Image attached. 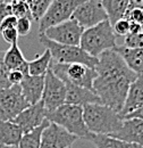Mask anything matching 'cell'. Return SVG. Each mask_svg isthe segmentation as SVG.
<instances>
[{
    "label": "cell",
    "mask_w": 143,
    "mask_h": 148,
    "mask_svg": "<svg viewBox=\"0 0 143 148\" xmlns=\"http://www.w3.org/2000/svg\"><path fill=\"white\" fill-rule=\"evenodd\" d=\"M95 66L97 77L93 90L102 104L121 113L131 84L138 77L126 64L122 55L114 48L104 51L98 57Z\"/></svg>",
    "instance_id": "cell-1"
},
{
    "label": "cell",
    "mask_w": 143,
    "mask_h": 148,
    "mask_svg": "<svg viewBox=\"0 0 143 148\" xmlns=\"http://www.w3.org/2000/svg\"><path fill=\"white\" fill-rule=\"evenodd\" d=\"M85 125L90 132L114 136L124 122V117L105 104H88L83 106Z\"/></svg>",
    "instance_id": "cell-2"
},
{
    "label": "cell",
    "mask_w": 143,
    "mask_h": 148,
    "mask_svg": "<svg viewBox=\"0 0 143 148\" xmlns=\"http://www.w3.org/2000/svg\"><path fill=\"white\" fill-rule=\"evenodd\" d=\"M80 47L93 57H99L104 51L116 48V34L111 23L107 19L85 29L81 38Z\"/></svg>",
    "instance_id": "cell-3"
},
{
    "label": "cell",
    "mask_w": 143,
    "mask_h": 148,
    "mask_svg": "<svg viewBox=\"0 0 143 148\" xmlns=\"http://www.w3.org/2000/svg\"><path fill=\"white\" fill-rule=\"evenodd\" d=\"M47 120L63 127L77 138L88 139L90 134L84 122L83 107L81 106L63 104L54 111L47 113Z\"/></svg>",
    "instance_id": "cell-4"
},
{
    "label": "cell",
    "mask_w": 143,
    "mask_h": 148,
    "mask_svg": "<svg viewBox=\"0 0 143 148\" xmlns=\"http://www.w3.org/2000/svg\"><path fill=\"white\" fill-rule=\"evenodd\" d=\"M39 40L47 49L50 50L54 62L61 63V64L81 63L93 69H95L98 64V60H99L98 57L89 55L80 46H67V45L57 43L52 40L48 39L43 33H39Z\"/></svg>",
    "instance_id": "cell-5"
},
{
    "label": "cell",
    "mask_w": 143,
    "mask_h": 148,
    "mask_svg": "<svg viewBox=\"0 0 143 148\" xmlns=\"http://www.w3.org/2000/svg\"><path fill=\"white\" fill-rule=\"evenodd\" d=\"M49 69L52 71V73L56 76H58L65 83H72L94 91L93 82L98 75L95 69L81 63L61 64L54 60L51 62Z\"/></svg>",
    "instance_id": "cell-6"
},
{
    "label": "cell",
    "mask_w": 143,
    "mask_h": 148,
    "mask_svg": "<svg viewBox=\"0 0 143 148\" xmlns=\"http://www.w3.org/2000/svg\"><path fill=\"white\" fill-rule=\"evenodd\" d=\"M85 0H52L44 15L39 21V33L54 25L71 19L75 9Z\"/></svg>",
    "instance_id": "cell-7"
},
{
    "label": "cell",
    "mask_w": 143,
    "mask_h": 148,
    "mask_svg": "<svg viewBox=\"0 0 143 148\" xmlns=\"http://www.w3.org/2000/svg\"><path fill=\"white\" fill-rule=\"evenodd\" d=\"M29 106L22 93L20 84L0 89V120L13 121Z\"/></svg>",
    "instance_id": "cell-8"
},
{
    "label": "cell",
    "mask_w": 143,
    "mask_h": 148,
    "mask_svg": "<svg viewBox=\"0 0 143 148\" xmlns=\"http://www.w3.org/2000/svg\"><path fill=\"white\" fill-rule=\"evenodd\" d=\"M83 32L84 29L75 19L71 18L47 29L43 34L57 43L67 46H80Z\"/></svg>",
    "instance_id": "cell-9"
},
{
    "label": "cell",
    "mask_w": 143,
    "mask_h": 148,
    "mask_svg": "<svg viewBox=\"0 0 143 148\" xmlns=\"http://www.w3.org/2000/svg\"><path fill=\"white\" fill-rule=\"evenodd\" d=\"M66 98V83L56 76L49 69L44 76V89L42 95V101L47 113L54 111L63 104Z\"/></svg>",
    "instance_id": "cell-10"
},
{
    "label": "cell",
    "mask_w": 143,
    "mask_h": 148,
    "mask_svg": "<svg viewBox=\"0 0 143 148\" xmlns=\"http://www.w3.org/2000/svg\"><path fill=\"white\" fill-rule=\"evenodd\" d=\"M72 18L75 19L85 30L107 21L108 15L101 0H85L75 9Z\"/></svg>",
    "instance_id": "cell-11"
},
{
    "label": "cell",
    "mask_w": 143,
    "mask_h": 148,
    "mask_svg": "<svg viewBox=\"0 0 143 148\" xmlns=\"http://www.w3.org/2000/svg\"><path fill=\"white\" fill-rule=\"evenodd\" d=\"M78 138L68 132L63 127L49 122L43 129L41 134V147L40 148H68Z\"/></svg>",
    "instance_id": "cell-12"
},
{
    "label": "cell",
    "mask_w": 143,
    "mask_h": 148,
    "mask_svg": "<svg viewBox=\"0 0 143 148\" xmlns=\"http://www.w3.org/2000/svg\"><path fill=\"white\" fill-rule=\"evenodd\" d=\"M46 121H47V111L44 108V104L42 100L34 105H30L13 120V122H15L22 129L24 134L42 125Z\"/></svg>",
    "instance_id": "cell-13"
},
{
    "label": "cell",
    "mask_w": 143,
    "mask_h": 148,
    "mask_svg": "<svg viewBox=\"0 0 143 148\" xmlns=\"http://www.w3.org/2000/svg\"><path fill=\"white\" fill-rule=\"evenodd\" d=\"M65 104H71L76 106H85L88 104H102L99 96L94 91L82 88L72 83H66V98Z\"/></svg>",
    "instance_id": "cell-14"
},
{
    "label": "cell",
    "mask_w": 143,
    "mask_h": 148,
    "mask_svg": "<svg viewBox=\"0 0 143 148\" xmlns=\"http://www.w3.org/2000/svg\"><path fill=\"white\" fill-rule=\"evenodd\" d=\"M46 75H26L20 83L22 93L29 105H34L42 100Z\"/></svg>",
    "instance_id": "cell-15"
},
{
    "label": "cell",
    "mask_w": 143,
    "mask_h": 148,
    "mask_svg": "<svg viewBox=\"0 0 143 148\" xmlns=\"http://www.w3.org/2000/svg\"><path fill=\"white\" fill-rule=\"evenodd\" d=\"M111 137L127 144L143 145V121L140 119H124L121 130Z\"/></svg>",
    "instance_id": "cell-16"
},
{
    "label": "cell",
    "mask_w": 143,
    "mask_h": 148,
    "mask_svg": "<svg viewBox=\"0 0 143 148\" xmlns=\"http://www.w3.org/2000/svg\"><path fill=\"white\" fill-rule=\"evenodd\" d=\"M143 106V75H138L135 81L131 84L125 104L121 111V115L125 119L131 113L138 111Z\"/></svg>",
    "instance_id": "cell-17"
},
{
    "label": "cell",
    "mask_w": 143,
    "mask_h": 148,
    "mask_svg": "<svg viewBox=\"0 0 143 148\" xmlns=\"http://www.w3.org/2000/svg\"><path fill=\"white\" fill-rule=\"evenodd\" d=\"M124 58L127 66L138 75H143V48H128L117 46L115 48Z\"/></svg>",
    "instance_id": "cell-18"
},
{
    "label": "cell",
    "mask_w": 143,
    "mask_h": 148,
    "mask_svg": "<svg viewBox=\"0 0 143 148\" xmlns=\"http://www.w3.org/2000/svg\"><path fill=\"white\" fill-rule=\"evenodd\" d=\"M3 60L9 71L20 70L25 75H29V62L25 59L17 43L10 45V48L5 51Z\"/></svg>",
    "instance_id": "cell-19"
},
{
    "label": "cell",
    "mask_w": 143,
    "mask_h": 148,
    "mask_svg": "<svg viewBox=\"0 0 143 148\" xmlns=\"http://www.w3.org/2000/svg\"><path fill=\"white\" fill-rule=\"evenodd\" d=\"M23 131L13 121H2L0 120V145L18 146Z\"/></svg>",
    "instance_id": "cell-20"
},
{
    "label": "cell",
    "mask_w": 143,
    "mask_h": 148,
    "mask_svg": "<svg viewBox=\"0 0 143 148\" xmlns=\"http://www.w3.org/2000/svg\"><path fill=\"white\" fill-rule=\"evenodd\" d=\"M102 6L108 15V19L114 25L118 19L124 18L131 0H101Z\"/></svg>",
    "instance_id": "cell-21"
},
{
    "label": "cell",
    "mask_w": 143,
    "mask_h": 148,
    "mask_svg": "<svg viewBox=\"0 0 143 148\" xmlns=\"http://www.w3.org/2000/svg\"><path fill=\"white\" fill-rule=\"evenodd\" d=\"M86 140H90L97 148H129L131 144L108 134H99L90 132Z\"/></svg>",
    "instance_id": "cell-22"
},
{
    "label": "cell",
    "mask_w": 143,
    "mask_h": 148,
    "mask_svg": "<svg viewBox=\"0 0 143 148\" xmlns=\"http://www.w3.org/2000/svg\"><path fill=\"white\" fill-rule=\"evenodd\" d=\"M52 62V56L49 49L46 48L44 53L37 56L35 59L29 62V74L30 75H46L50 64Z\"/></svg>",
    "instance_id": "cell-23"
},
{
    "label": "cell",
    "mask_w": 143,
    "mask_h": 148,
    "mask_svg": "<svg viewBox=\"0 0 143 148\" xmlns=\"http://www.w3.org/2000/svg\"><path fill=\"white\" fill-rule=\"evenodd\" d=\"M49 124V121L47 120L42 125L37 127L36 129L33 131L23 134L19 144H18V148H40L41 147V134L43 129Z\"/></svg>",
    "instance_id": "cell-24"
},
{
    "label": "cell",
    "mask_w": 143,
    "mask_h": 148,
    "mask_svg": "<svg viewBox=\"0 0 143 148\" xmlns=\"http://www.w3.org/2000/svg\"><path fill=\"white\" fill-rule=\"evenodd\" d=\"M52 0H25L27 3L32 18L34 21H40L41 17L44 15L46 10L48 9L49 5L51 3Z\"/></svg>",
    "instance_id": "cell-25"
},
{
    "label": "cell",
    "mask_w": 143,
    "mask_h": 148,
    "mask_svg": "<svg viewBox=\"0 0 143 148\" xmlns=\"http://www.w3.org/2000/svg\"><path fill=\"white\" fill-rule=\"evenodd\" d=\"M3 57H5V51L0 50V89H5V88L12 87V84H10V82L8 80L9 70L5 64Z\"/></svg>",
    "instance_id": "cell-26"
},
{
    "label": "cell",
    "mask_w": 143,
    "mask_h": 148,
    "mask_svg": "<svg viewBox=\"0 0 143 148\" xmlns=\"http://www.w3.org/2000/svg\"><path fill=\"white\" fill-rule=\"evenodd\" d=\"M12 7H13V15L17 16L18 18L19 17H23V16H29V17L32 18L30 8H29L27 3L25 2V0H17V1L13 2L12 3Z\"/></svg>",
    "instance_id": "cell-27"
},
{
    "label": "cell",
    "mask_w": 143,
    "mask_h": 148,
    "mask_svg": "<svg viewBox=\"0 0 143 148\" xmlns=\"http://www.w3.org/2000/svg\"><path fill=\"white\" fill-rule=\"evenodd\" d=\"M32 21L33 19L31 18V17H29V16H23V17H19L18 18L16 29H17L18 34L20 37H25V36H27L31 32Z\"/></svg>",
    "instance_id": "cell-28"
},
{
    "label": "cell",
    "mask_w": 143,
    "mask_h": 148,
    "mask_svg": "<svg viewBox=\"0 0 143 148\" xmlns=\"http://www.w3.org/2000/svg\"><path fill=\"white\" fill-rule=\"evenodd\" d=\"M128 48H143V31L139 34L128 33L125 37V45Z\"/></svg>",
    "instance_id": "cell-29"
},
{
    "label": "cell",
    "mask_w": 143,
    "mask_h": 148,
    "mask_svg": "<svg viewBox=\"0 0 143 148\" xmlns=\"http://www.w3.org/2000/svg\"><path fill=\"white\" fill-rule=\"evenodd\" d=\"M129 21H127L126 18H121L118 19L114 25V32L116 36H121V37H126L129 33Z\"/></svg>",
    "instance_id": "cell-30"
},
{
    "label": "cell",
    "mask_w": 143,
    "mask_h": 148,
    "mask_svg": "<svg viewBox=\"0 0 143 148\" xmlns=\"http://www.w3.org/2000/svg\"><path fill=\"white\" fill-rule=\"evenodd\" d=\"M0 33H1V37H2V39H3V40L7 42V43H9V45H14V43H17L19 34H18L17 29H16V27L6 29V30L1 31Z\"/></svg>",
    "instance_id": "cell-31"
},
{
    "label": "cell",
    "mask_w": 143,
    "mask_h": 148,
    "mask_svg": "<svg viewBox=\"0 0 143 148\" xmlns=\"http://www.w3.org/2000/svg\"><path fill=\"white\" fill-rule=\"evenodd\" d=\"M25 76L26 75L23 73L20 70H12V71H9L8 80H9V82H10L12 86H14V84H20L23 82V80H24Z\"/></svg>",
    "instance_id": "cell-32"
},
{
    "label": "cell",
    "mask_w": 143,
    "mask_h": 148,
    "mask_svg": "<svg viewBox=\"0 0 143 148\" xmlns=\"http://www.w3.org/2000/svg\"><path fill=\"white\" fill-rule=\"evenodd\" d=\"M18 17L15 15H9L6 18L2 19V22L0 23V32L6 30V29H12V27H16L17 25Z\"/></svg>",
    "instance_id": "cell-33"
},
{
    "label": "cell",
    "mask_w": 143,
    "mask_h": 148,
    "mask_svg": "<svg viewBox=\"0 0 143 148\" xmlns=\"http://www.w3.org/2000/svg\"><path fill=\"white\" fill-rule=\"evenodd\" d=\"M13 15V7L10 3L0 1V23L2 22V19L6 18L7 16Z\"/></svg>",
    "instance_id": "cell-34"
},
{
    "label": "cell",
    "mask_w": 143,
    "mask_h": 148,
    "mask_svg": "<svg viewBox=\"0 0 143 148\" xmlns=\"http://www.w3.org/2000/svg\"><path fill=\"white\" fill-rule=\"evenodd\" d=\"M131 23V22H129ZM143 31L142 25L141 24H138V23H131L129 24V33L132 34H139Z\"/></svg>",
    "instance_id": "cell-35"
},
{
    "label": "cell",
    "mask_w": 143,
    "mask_h": 148,
    "mask_svg": "<svg viewBox=\"0 0 143 148\" xmlns=\"http://www.w3.org/2000/svg\"><path fill=\"white\" fill-rule=\"evenodd\" d=\"M125 119H140V120L143 121V106L140 107L138 111L133 112V113H131L129 115H127Z\"/></svg>",
    "instance_id": "cell-36"
},
{
    "label": "cell",
    "mask_w": 143,
    "mask_h": 148,
    "mask_svg": "<svg viewBox=\"0 0 143 148\" xmlns=\"http://www.w3.org/2000/svg\"><path fill=\"white\" fill-rule=\"evenodd\" d=\"M129 148H143V145H138V144H131Z\"/></svg>",
    "instance_id": "cell-37"
},
{
    "label": "cell",
    "mask_w": 143,
    "mask_h": 148,
    "mask_svg": "<svg viewBox=\"0 0 143 148\" xmlns=\"http://www.w3.org/2000/svg\"><path fill=\"white\" fill-rule=\"evenodd\" d=\"M0 148H18V146H9V145H0Z\"/></svg>",
    "instance_id": "cell-38"
},
{
    "label": "cell",
    "mask_w": 143,
    "mask_h": 148,
    "mask_svg": "<svg viewBox=\"0 0 143 148\" xmlns=\"http://www.w3.org/2000/svg\"><path fill=\"white\" fill-rule=\"evenodd\" d=\"M141 3H142V6H143V0H141Z\"/></svg>",
    "instance_id": "cell-39"
},
{
    "label": "cell",
    "mask_w": 143,
    "mask_h": 148,
    "mask_svg": "<svg viewBox=\"0 0 143 148\" xmlns=\"http://www.w3.org/2000/svg\"><path fill=\"white\" fill-rule=\"evenodd\" d=\"M68 148H72V147H68Z\"/></svg>",
    "instance_id": "cell-40"
},
{
    "label": "cell",
    "mask_w": 143,
    "mask_h": 148,
    "mask_svg": "<svg viewBox=\"0 0 143 148\" xmlns=\"http://www.w3.org/2000/svg\"><path fill=\"white\" fill-rule=\"evenodd\" d=\"M0 1H1V0H0Z\"/></svg>",
    "instance_id": "cell-41"
}]
</instances>
